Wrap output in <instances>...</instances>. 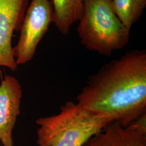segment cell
I'll list each match as a JSON object with an SVG mask.
<instances>
[{
  "label": "cell",
  "instance_id": "cell-1",
  "mask_svg": "<svg viewBox=\"0 0 146 146\" xmlns=\"http://www.w3.org/2000/svg\"><path fill=\"white\" fill-rule=\"evenodd\" d=\"M86 108L123 127L146 113V52L134 49L90 75L76 98Z\"/></svg>",
  "mask_w": 146,
  "mask_h": 146
},
{
  "label": "cell",
  "instance_id": "cell-2",
  "mask_svg": "<svg viewBox=\"0 0 146 146\" xmlns=\"http://www.w3.org/2000/svg\"><path fill=\"white\" fill-rule=\"evenodd\" d=\"M114 122L109 117L68 101L56 115L35 121L38 146H83L94 135Z\"/></svg>",
  "mask_w": 146,
  "mask_h": 146
},
{
  "label": "cell",
  "instance_id": "cell-3",
  "mask_svg": "<svg viewBox=\"0 0 146 146\" xmlns=\"http://www.w3.org/2000/svg\"><path fill=\"white\" fill-rule=\"evenodd\" d=\"M77 31L89 50L109 56L127 44L130 31L116 15L111 0H84Z\"/></svg>",
  "mask_w": 146,
  "mask_h": 146
},
{
  "label": "cell",
  "instance_id": "cell-4",
  "mask_svg": "<svg viewBox=\"0 0 146 146\" xmlns=\"http://www.w3.org/2000/svg\"><path fill=\"white\" fill-rule=\"evenodd\" d=\"M52 22V2L49 0H32L20 29V36L13 48L16 62L24 64L31 61L37 47Z\"/></svg>",
  "mask_w": 146,
  "mask_h": 146
},
{
  "label": "cell",
  "instance_id": "cell-5",
  "mask_svg": "<svg viewBox=\"0 0 146 146\" xmlns=\"http://www.w3.org/2000/svg\"><path fill=\"white\" fill-rule=\"evenodd\" d=\"M28 0H0V67L14 72L17 64L11 40L15 31H20Z\"/></svg>",
  "mask_w": 146,
  "mask_h": 146
},
{
  "label": "cell",
  "instance_id": "cell-6",
  "mask_svg": "<svg viewBox=\"0 0 146 146\" xmlns=\"http://www.w3.org/2000/svg\"><path fill=\"white\" fill-rule=\"evenodd\" d=\"M22 89L17 78L5 75L0 84V143L14 146L13 131L20 114Z\"/></svg>",
  "mask_w": 146,
  "mask_h": 146
},
{
  "label": "cell",
  "instance_id": "cell-7",
  "mask_svg": "<svg viewBox=\"0 0 146 146\" xmlns=\"http://www.w3.org/2000/svg\"><path fill=\"white\" fill-rule=\"evenodd\" d=\"M83 146H146V135L113 122Z\"/></svg>",
  "mask_w": 146,
  "mask_h": 146
},
{
  "label": "cell",
  "instance_id": "cell-8",
  "mask_svg": "<svg viewBox=\"0 0 146 146\" xmlns=\"http://www.w3.org/2000/svg\"><path fill=\"white\" fill-rule=\"evenodd\" d=\"M84 0H52V22L58 30L66 35L73 24L78 21Z\"/></svg>",
  "mask_w": 146,
  "mask_h": 146
},
{
  "label": "cell",
  "instance_id": "cell-9",
  "mask_svg": "<svg viewBox=\"0 0 146 146\" xmlns=\"http://www.w3.org/2000/svg\"><path fill=\"white\" fill-rule=\"evenodd\" d=\"M111 2L116 15L129 30L140 18L146 6V0H111Z\"/></svg>",
  "mask_w": 146,
  "mask_h": 146
},
{
  "label": "cell",
  "instance_id": "cell-10",
  "mask_svg": "<svg viewBox=\"0 0 146 146\" xmlns=\"http://www.w3.org/2000/svg\"><path fill=\"white\" fill-rule=\"evenodd\" d=\"M0 146H3L2 145H1V143H0Z\"/></svg>",
  "mask_w": 146,
  "mask_h": 146
}]
</instances>
